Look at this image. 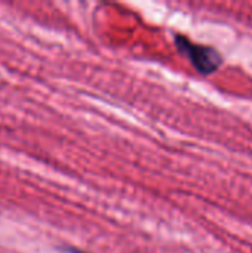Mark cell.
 Listing matches in <instances>:
<instances>
[{
  "mask_svg": "<svg viewBox=\"0 0 252 253\" xmlns=\"http://www.w3.org/2000/svg\"><path fill=\"white\" fill-rule=\"evenodd\" d=\"M73 253H82V252H76V251H74V252H73Z\"/></svg>",
  "mask_w": 252,
  "mask_h": 253,
  "instance_id": "7a4b0ae2",
  "label": "cell"
},
{
  "mask_svg": "<svg viewBox=\"0 0 252 253\" xmlns=\"http://www.w3.org/2000/svg\"><path fill=\"white\" fill-rule=\"evenodd\" d=\"M175 44L178 50L186 55L193 64V67L202 74H211L217 71L223 64V56L217 49L211 46L196 44L181 34L175 36Z\"/></svg>",
  "mask_w": 252,
  "mask_h": 253,
  "instance_id": "6da1fadb",
  "label": "cell"
}]
</instances>
